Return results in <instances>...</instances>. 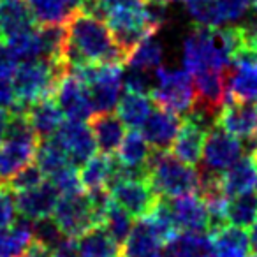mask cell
Here are the masks:
<instances>
[{
	"instance_id": "1f68e13d",
	"label": "cell",
	"mask_w": 257,
	"mask_h": 257,
	"mask_svg": "<svg viewBox=\"0 0 257 257\" xmlns=\"http://www.w3.org/2000/svg\"><path fill=\"white\" fill-rule=\"evenodd\" d=\"M32 16L39 27L62 25L69 20L71 13L64 8L60 0H27Z\"/></svg>"
},
{
	"instance_id": "7c38bea8",
	"label": "cell",
	"mask_w": 257,
	"mask_h": 257,
	"mask_svg": "<svg viewBox=\"0 0 257 257\" xmlns=\"http://www.w3.org/2000/svg\"><path fill=\"white\" fill-rule=\"evenodd\" d=\"M166 199V197H164ZM171 210L176 229L182 232H204L210 231V215L206 204L197 194H187L166 199Z\"/></svg>"
},
{
	"instance_id": "83f0119b",
	"label": "cell",
	"mask_w": 257,
	"mask_h": 257,
	"mask_svg": "<svg viewBox=\"0 0 257 257\" xmlns=\"http://www.w3.org/2000/svg\"><path fill=\"white\" fill-rule=\"evenodd\" d=\"M257 218V192H245L241 196L232 197L227 203L225 220L229 225L239 229H248Z\"/></svg>"
},
{
	"instance_id": "f35d334b",
	"label": "cell",
	"mask_w": 257,
	"mask_h": 257,
	"mask_svg": "<svg viewBox=\"0 0 257 257\" xmlns=\"http://www.w3.org/2000/svg\"><path fill=\"white\" fill-rule=\"evenodd\" d=\"M123 86H125V92L150 95L152 90L155 88V83H154V79L148 76V72L128 69L127 72H123Z\"/></svg>"
},
{
	"instance_id": "ffe728a7",
	"label": "cell",
	"mask_w": 257,
	"mask_h": 257,
	"mask_svg": "<svg viewBox=\"0 0 257 257\" xmlns=\"http://www.w3.org/2000/svg\"><path fill=\"white\" fill-rule=\"evenodd\" d=\"M154 154L152 147L147 143L143 134L138 133L136 128H131L125 133V138L121 141L120 148L116 150V162L125 169H133V171L148 173V162Z\"/></svg>"
},
{
	"instance_id": "9a60e30c",
	"label": "cell",
	"mask_w": 257,
	"mask_h": 257,
	"mask_svg": "<svg viewBox=\"0 0 257 257\" xmlns=\"http://www.w3.org/2000/svg\"><path fill=\"white\" fill-rule=\"evenodd\" d=\"M58 199H60V194L51 182H43L36 189L20 192L15 197L18 213L32 222L50 217L55 211Z\"/></svg>"
},
{
	"instance_id": "6f0895ef",
	"label": "cell",
	"mask_w": 257,
	"mask_h": 257,
	"mask_svg": "<svg viewBox=\"0 0 257 257\" xmlns=\"http://www.w3.org/2000/svg\"><path fill=\"white\" fill-rule=\"evenodd\" d=\"M250 257H257V255H255V253H252V255H250Z\"/></svg>"
},
{
	"instance_id": "8992f818",
	"label": "cell",
	"mask_w": 257,
	"mask_h": 257,
	"mask_svg": "<svg viewBox=\"0 0 257 257\" xmlns=\"http://www.w3.org/2000/svg\"><path fill=\"white\" fill-rule=\"evenodd\" d=\"M243 157V145L217 123L208 131L197 175H222Z\"/></svg>"
},
{
	"instance_id": "f6af8a7d",
	"label": "cell",
	"mask_w": 257,
	"mask_h": 257,
	"mask_svg": "<svg viewBox=\"0 0 257 257\" xmlns=\"http://www.w3.org/2000/svg\"><path fill=\"white\" fill-rule=\"evenodd\" d=\"M55 257H81L76 248V239L72 238H65L64 243L55 250Z\"/></svg>"
},
{
	"instance_id": "680465c9",
	"label": "cell",
	"mask_w": 257,
	"mask_h": 257,
	"mask_svg": "<svg viewBox=\"0 0 257 257\" xmlns=\"http://www.w3.org/2000/svg\"><path fill=\"white\" fill-rule=\"evenodd\" d=\"M255 187H257V185H255Z\"/></svg>"
},
{
	"instance_id": "7a4b0ae2",
	"label": "cell",
	"mask_w": 257,
	"mask_h": 257,
	"mask_svg": "<svg viewBox=\"0 0 257 257\" xmlns=\"http://www.w3.org/2000/svg\"><path fill=\"white\" fill-rule=\"evenodd\" d=\"M239 48H243V36L238 25L227 29L196 27L183 41V65L192 74L222 71L231 67Z\"/></svg>"
},
{
	"instance_id": "52a82bcc",
	"label": "cell",
	"mask_w": 257,
	"mask_h": 257,
	"mask_svg": "<svg viewBox=\"0 0 257 257\" xmlns=\"http://www.w3.org/2000/svg\"><path fill=\"white\" fill-rule=\"evenodd\" d=\"M114 204L123 208L131 217L145 218L152 213L161 197L150 185L148 178H116L107 183Z\"/></svg>"
},
{
	"instance_id": "7402d4cb",
	"label": "cell",
	"mask_w": 257,
	"mask_h": 257,
	"mask_svg": "<svg viewBox=\"0 0 257 257\" xmlns=\"http://www.w3.org/2000/svg\"><path fill=\"white\" fill-rule=\"evenodd\" d=\"M211 238V248L218 252L222 257H250L252 255V243L245 229L225 225L217 231Z\"/></svg>"
},
{
	"instance_id": "d590c367",
	"label": "cell",
	"mask_w": 257,
	"mask_h": 257,
	"mask_svg": "<svg viewBox=\"0 0 257 257\" xmlns=\"http://www.w3.org/2000/svg\"><path fill=\"white\" fill-rule=\"evenodd\" d=\"M32 232H34V241L41 243V245L53 250V252L64 243V239L67 238V236L60 231V227H58V224L55 222V218H51V217L34 220Z\"/></svg>"
},
{
	"instance_id": "cb8c5ba5",
	"label": "cell",
	"mask_w": 257,
	"mask_h": 257,
	"mask_svg": "<svg viewBox=\"0 0 257 257\" xmlns=\"http://www.w3.org/2000/svg\"><path fill=\"white\" fill-rule=\"evenodd\" d=\"M76 248L81 257H120V245L102 225H95L79 236Z\"/></svg>"
},
{
	"instance_id": "7dc6e473",
	"label": "cell",
	"mask_w": 257,
	"mask_h": 257,
	"mask_svg": "<svg viewBox=\"0 0 257 257\" xmlns=\"http://www.w3.org/2000/svg\"><path fill=\"white\" fill-rule=\"evenodd\" d=\"M8 121H9V111L0 107V145L6 138V131H8Z\"/></svg>"
},
{
	"instance_id": "4fadbf2b",
	"label": "cell",
	"mask_w": 257,
	"mask_h": 257,
	"mask_svg": "<svg viewBox=\"0 0 257 257\" xmlns=\"http://www.w3.org/2000/svg\"><path fill=\"white\" fill-rule=\"evenodd\" d=\"M183 118L178 114L171 113V111L164 109V107H154L152 114L147 118L143 123V138L147 143L152 147V150H168L171 148L173 141L178 136L180 128H182Z\"/></svg>"
},
{
	"instance_id": "f5cc1de1",
	"label": "cell",
	"mask_w": 257,
	"mask_h": 257,
	"mask_svg": "<svg viewBox=\"0 0 257 257\" xmlns=\"http://www.w3.org/2000/svg\"><path fill=\"white\" fill-rule=\"evenodd\" d=\"M148 2H155V4H166L168 0H145V4H148Z\"/></svg>"
},
{
	"instance_id": "4316f807",
	"label": "cell",
	"mask_w": 257,
	"mask_h": 257,
	"mask_svg": "<svg viewBox=\"0 0 257 257\" xmlns=\"http://www.w3.org/2000/svg\"><path fill=\"white\" fill-rule=\"evenodd\" d=\"M162 58H164V48L162 44L155 39V36L147 37L145 41H141L125 60V65L128 69L134 71H157L162 65Z\"/></svg>"
},
{
	"instance_id": "bcb514c9",
	"label": "cell",
	"mask_w": 257,
	"mask_h": 257,
	"mask_svg": "<svg viewBox=\"0 0 257 257\" xmlns=\"http://www.w3.org/2000/svg\"><path fill=\"white\" fill-rule=\"evenodd\" d=\"M23 257H55V253H53V250L46 248V246L41 245V243L32 241V245L29 246V250H27Z\"/></svg>"
},
{
	"instance_id": "e575fe53",
	"label": "cell",
	"mask_w": 257,
	"mask_h": 257,
	"mask_svg": "<svg viewBox=\"0 0 257 257\" xmlns=\"http://www.w3.org/2000/svg\"><path fill=\"white\" fill-rule=\"evenodd\" d=\"M187 11L192 18L196 27H206V29H218L224 22L217 0H196L187 4Z\"/></svg>"
},
{
	"instance_id": "f907efd6",
	"label": "cell",
	"mask_w": 257,
	"mask_h": 257,
	"mask_svg": "<svg viewBox=\"0 0 257 257\" xmlns=\"http://www.w3.org/2000/svg\"><path fill=\"white\" fill-rule=\"evenodd\" d=\"M161 257H182V255H180V253H176V252H175V250L168 248V252H166V253H162V255H161Z\"/></svg>"
},
{
	"instance_id": "816d5d0a",
	"label": "cell",
	"mask_w": 257,
	"mask_h": 257,
	"mask_svg": "<svg viewBox=\"0 0 257 257\" xmlns=\"http://www.w3.org/2000/svg\"><path fill=\"white\" fill-rule=\"evenodd\" d=\"M203 257H222V255H220V253H218V252H215L213 248H211L210 252H206V253H204Z\"/></svg>"
},
{
	"instance_id": "d6a6232c",
	"label": "cell",
	"mask_w": 257,
	"mask_h": 257,
	"mask_svg": "<svg viewBox=\"0 0 257 257\" xmlns=\"http://www.w3.org/2000/svg\"><path fill=\"white\" fill-rule=\"evenodd\" d=\"M145 218L150 222V225L154 227V231L157 232V236L161 238L162 245H169V243H171L173 239L180 234V231L176 229L175 220H173L169 204L164 197L159 199V203L155 204V208L152 210V213Z\"/></svg>"
},
{
	"instance_id": "7bdbcfd3",
	"label": "cell",
	"mask_w": 257,
	"mask_h": 257,
	"mask_svg": "<svg viewBox=\"0 0 257 257\" xmlns=\"http://www.w3.org/2000/svg\"><path fill=\"white\" fill-rule=\"evenodd\" d=\"M16 64L15 57L11 55V51L8 50V46L4 44V41L0 39V78L6 79H13V74L16 71Z\"/></svg>"
},
{
	"instance_id": "5bb4252c",
	"label": "cell",
	"mask_w": 257,
	"mask_h": 257,
	"mask_svg": "<svg viewBox=\"0 0 257 257\" xmlns=\"http://www.w3.org/2000/svg\"><path fill=\"white\" fill-rule=\"evenodd\" d=\"M217 125L236 140H257V107L252 102L231 100L220 109Z\"/></svg>"
},
{
	"instance_id": "9c48e42d",
	"label": "cell",
	"mask_w": 257,
	"mask_h": 257,
	"mask_svg": "<svg viewBox=\"0 0 257 257\" xmlns=\"http://www.w3.org/2000/svg\"><path fill=\"white\" fill-rule=\"evenodd\" d=\"M232 74V65L222 71H203L194 74L196 88V104L194 107L218 116L224 104L227 102L229 79Z\"/></svg>"
},
{
	"instance_id": "9f6ffc18",
	"label": "cell",
	"mask_w": 257,
	"mask_h": 257,
	"mask_svg": "<svg viewBox=\"0 0 257 257\" xmlns=\"http://www.w3.org/2000/svg\"><path fill=\"white\" fill-rule=\"evenodd\" d=\"M180 2H187L189 4V2H196V0H180Z\"/></svg>"
},
{
	"instance_id": "30bf717a",
	"label": "cell",
	"mask_w": 257,
	"mask_h": 257,
	"mask_svg": "<svg viewBox=\"0 0 257 257\" xmlns=\"http://www.w3.org/2000/svg\"><path fill=\"white\" fill-rule=\"evenodd\" d=\"M53 140L60 145L69 155V161L74 168H81L97 152V143L90 125L85 121L67 120L58 127Z\"/></svg>"
},
{
	"instance_id": "6da1fadb",
	"label": "cell",
	"mask_w": 257,
	"mask_h": 257,
	"mask_svg": "<svg viewBox=\"0 0 257 257\" xmlns=\"http://www.w3.org/2000/svg\"><path fill=\"white\" fill-rule=\"evenodd\" d=\"M67 41L64 50V62L69 71L86 64H118L125 65V53L113 43L111 30L102 20L74 11L65 22Z\"/></svg>"
},
{
	"instance_id": "60d3db41",
	"label": "cell",
	"mask_w": 257,
	"mask_h": 257,
	"mask_svg": "<svg viewBox=\"0 0 257 257\" xmlns=\"http://www.w3.org/2000/svg\"><path fill=\"white\" fill-rule=\"evenodd\" d=\"M224 22H241L250 13L253 0H217Z\"/></svg>"
},
{
	"instance_id": "2e32d148",
	"label": "cell",
	"mask_w": 257,
	"mask_h": 257,
	"mask_svg": "<svg viewBox=\"0 0 257 257\" xmlns=\"http://www.w3.org/2000/svg\"><path fill=\"white\" fill-rule=\"evenodd\" d=\"M36 20L27 0L0 2V39L8 41L36 29Z\"/></svg>"
},
{
	"instance_id": "c3c4849f",
	"label": "cell",
	"mask_w": 257,
	"mask_h": 257,
	"mask_svg": "<svg viewBox=\"0 0 257 257\" xmlns=\"http://www.w3.org/2000/svg\"><path fill=\"white\" fill-rule=\"evenodd\" d=\"M62 4H64V8L67 9L69 13H74V11H78L79 8H81V4H83V0H60Z\"/></svg>"
},
{
	"instance_id": "b9f144b4",
	"label": "cell",
	"mask_w": 257,
	"mask_h": 257,
	"mask_svg": "<svg viewBox=\"0 0 257 257\" xmlns=\"http://www.w3.org/2000/svg\"><path fill=\"white\" fill-rule=\"evenodd\" d=\"M145 16H147V22L155 32L164 27V23L168 22V8L166 4H155V2H148L145 6Z\"/></svg>"
},
{
	"instance_id": "ba28073f",
	"label": "cell",
	"mask_w": 257,
	"mask_h": 257,
	"mask_svg": "<svg viewBox=\"0 0 257 257\" xmlns=\"http://www.w3.org/2000/svg\"><path fill=\"white\" fill-rule=\"evenodd\" d=\"M53 218L60 231L67 238L78 239L81 234L99 224L95 211L90 203L88 194L79 192L72 196H62L53 211Z\"/></svg>"
},
{
	"instance_id": "8d00e7d4",
	"label": "cell",
	"mask_w": 257,
	"mask_h": 257,
	"mask_svg": "<svg viewBox=\"0 0 257 257\" xmlns=\"http://www.w3.org/2000/svg\"><path fill=\"white\" fill-rule=\"evenodd\" d=\"M43 182H44V173L41 171V168L36 162H32V164L20 169V171L8 182V187L13 192L20 194V192H25V190L36 189V187H39Z\"/></svg>"
},
{
	"instance_id": "277c9868",
	"label": "cell",
	"mask_w": 257,
	"mask_h": 257,
	"mask_svg": "<svg viewBox=\"0 0 257 257\" xmlns=\"http://www.w3.org/2000/svg\"><path fill=\"white\" fill-rule=\"evenodd\" d=\"M147 178L157 196L166 197V199L197 194L199 190L197 169L176 159L168 150H154L150 162H148Z\"/></svg>"
},
{
	"instance_id": "ac0fdd59",
	"label": "cell",
	"mask_w": 257,
	"mask_h": 257,
	"mask_svg": "<svg viewBox=\"0 0 257 257\" xmlns=\"http://www.w3.org/2000/svg\"><path fill=\"white\" fill-rule=\"evenodd\" d=\"M27 118H29L39 141L53 138L58 127L64 123V113L58 107L55 97H46V99L30 104L27 107Z\"/></svg>"
},
{
	"instance_id": "f546056e",
	"label": "cell",
	"mask_w": 257,
	"mask_h": 257,
	"mask_svg": "<svg viewBox=\"0 0 257 257\" xmlns=\"http://www.w3.org/2000/svg\"><path fill=\"white\" fill-rule=\"evenodd\" d=\"M4 44L11 51L16 62H29L43 58V46H41V37L37 29L11 37V39L4 41Z\"/></svg>"
},
{
	"instance_id": "681fc988",
	"label": "cell",
	"mask_w": 257,
	"mask_h": 257,
	"mask_svg": "<svg viewBox=\"0 0 257 257\" xmlns=\"http://www.w3.org/2000/svg\"><path fill=\"white\" fill-rule=\"evenodd\" d=\"M250 243H252V252L257 255V218L253 222L252 229H250Z\"/></svg>"
},
{
	"instance_id": "484cf974",
	"label": "cell",
	"mask_w": 257,
	"mask_h": 257,
	"mask_svg": "<svg viewBox=\"0 0 257 257\" xmlns=\"http://www.w3.org/2000/svg\"><path fill=\"white\" fill-rule=\"evenodd\" d=\"M114 161L113 155H93L86 164L81 166V173H79V180H81L83 187L86 190H99V189H107V183L113 178L114 173Z\"/></svg>"
},
{
	"instance_id": "ab89813d",
	"label": "cell",
	"mask_w": 257,
	"mask_h": 257,
	"mask_svg": "<svg viewBox=\"0 0 257 257\" xmlns=\"http://www.w3.org/2000/svg\"><path fill=\"white\" fill-rule=\"evenodd\" d=\"M16 220V201L15 192L8 185L0 189V234L8 231Z\"/></svg>"
},
{
	"instance_id": "db71d44e",
	"label": "cell",
	"mask_w": 257,
	"mask_h": 257,
	"mask_svg": "<svg viewBox=\"0 0 257 257\" xmlns=\"http://www.w3.org/2000/svg\"><path fill=\"white\" fill-rule=\"evenodd\" d=\"M250 155H252L253 162H255V164H257V147H255V148H253V150H252V154H250Z\"/></svg>"
},
{
	"instance_id": "3957f363",
	"label": "cell",
	"mask_w": 257,
	"mask_h": 257,
	"mask_svg": "<svg viewBox=\"0 0 257 257\" xmlns=\"http://www.w3.org/2000/svg\"><path fill=\"white\" fill-rule=\"evenodd\" d=\"M69 74V65L65 62H50L44 58L22 62L16 65L13 74L16 106L27 107L46 97H53L58 83Z\"/></svg>"
},
{
	"instance_id": "11a10c76",
	"label": "cell",
	"mask_w": 257,
	"mask_h": 257,
	"mask_svg": "<svg viewBox=\"0 0 257 257\" xmlns=\"http://www.w3.org/2000/svg\"><path fill=\"white\" fill-rule=\"evenodd\" d=\"M253 11L257 13V0H253Z\"/></svg>"
},
{
	"instance_id": "836d02e7",
	"label": "cell",
	"mask_w": 257,
	"mask_h": 257,
	"mask_svg": "<svg viewBox=\"0 0 257 257\" xmlns=\"http://www.w3.org/2000/svg\"><path fill=\"white\" fill-rule=\"evenodd\" d=\"M168 246L182 257H203L211 250V238L204 232H180Z\"/></svg>"
},
{
	"instance_id": "603a6c76",
	"label": "cell",
	"mask_w": 257,
	"mask_h": 257,
	"mask_svg": "<svg viewBox=\"0 0 257 257\" xmlns=\"http://www.w3.org/2000/svg\"><path fill=\"white\" fill-rule=\"evenodd\" d=\"M154 100L150 95L125 92L116 104V116L121 120L125 127L138 128L143 127L147 118L154 111Z\"/></svg>"
},
{
	"instance_id": "d4e9b609",
	"label": "cell",
	"mask_w": 257,
	"mask_h": 257,
	"mask_svg": "<svg viewBox=\"0 0 257 257\" xmlns=\"http://www.w3.org/2000/svg\"><path fill=\"white\" fill-rule=\"evenodd\" d=\"M32 241V224L29 218L20 215L11 227L0 234V257H23Z\"/></svg>"
},
{
	"instance_id": "ee69618b",
	"label": "cell",
	"mask_w": 257,
	"mask_h": 257,
	"mask_svg": "<svg viewBox=\"0 0 257 257\" xmlns=\"http://www.w3.org/2000/svg\"><path fill=\"white\" fill-rule=\"evenodd\" d=\"M16 104L15 90H13V79L0 78V107L11 109Z\"/></svg>"
},
{
	"instance_id": "5b68a950",
	"label": "cell",
	"mask_w": 257,
	"mask_h": 257,
	"mask_svg": "<svg viewBox=\"0 0 257 257\" xmlns=\"http://www.w3.org/2000/svg\"><path fill=\"white\" fill-rule=\"evenodd\" d=\"M155 88L150 97L159 107L171 111L178 116L190 113L196 104V88L194 79L187 69L161 67L155 71Z\"/></svg>"
},
{
	"instance_id": "74e56055",
	"label": "cell",
	"mask_w": 257,
	"mask_h": 257,
	"mask_svg": "<svg viewBox=\"0 0 257 257\" xmlns=\"http://www.w3.org/2000/svg\"><path fill=\"white\" fill-rule=\"evenodd\" d=\"M50 182L57 187L58 194H62V196H72V194L83 192V183L74 166H67V168L51 175Z\"/></svg>"
},
{
	"instance_id": "e0dca14e",
	"label": "cell",
	"mask_w": 257,
	"mask_h": 257,
	"mask_svg": "<svg viewBox=\"0 0 257 257\" xmlns=\"http://www.w3.org/2000/svg\"><path fill=\"white\" fill-rule=\"evenodd\" d=\"M162 241L147 218L134 222L133 231L120 246V257H161Z\"/></svg>"
},
{
	"instance_id": "d6986e66",
	"label": "cell",
	"mask_w": 257,
	"mask_h": 257,
	"mask_svg": "<svg viewBox=\"0 0 257 257\" xmlns=\"http://www.w3.org/2000/svg\"><path fill=\"white\" fill-rule=\"evenodd\" d=\"M90 128L100 154L113 155L125 138V125L116 113H97L90 118Z\"/></svg>"
},
{
	"instance_id": "4dcf8cb0",
	"label": "cell",
	"mask_w": 257,
	"mask_h": 257,
	"mask_svg": "<svg viewBox=\"0 0 257 257\" xmlns=\"http://www.w3.org/2000/svg\"><path fill=\"white\" fill-rule=\"evenodd\" d=\"M133 225H134L133 217H131L123 208L114 204L113 199H111L109 206H107L106 213H104V218H102V227L109 232L111 238L121 246L125 239H127V236L131 234V231H133Z\"/></svg>"
},
{
	"instance_id": "f1b7e54d",
	"label": "cell",
	"mask_w": 257,
	"mask_h": 257,
	"mask_svg": "<svg viewBox=\"0 0 257 257\" xmlns=\"http://www.w3.org/2000/svg\"><path fill=\"white\" fill-rule=\"evenodd\" d=\"M34 161L41 168V171L48 176L55 175L57 171L67 168V166H72L71 161H69V155L65 154V150L53 138L39 141V147H37L36 159Z\"/></svg>"
},
{
	"instance_id": "44dd1931",
	"label": "cell",
	"mask_w": 257,
	"mask_h": 257,
	"mask_svg": "<svg viewBox=\"0 0 257 257\" xmlns=\"http://www.w3.org/2000/svg\"><path fill=\"white\" fill-rule=\"evenodd\" d=\"M222 190L227 197L241 196L257 185V164L252 155H243L238 162L220 175Z\"/></svg>"
},
{
	"instance_id": "8fae6325",
	"label": "cell",
	"mask_w": 257,
	"mask_h": 257,
	"mask_svg": "<svg viewBox=\"0 0 257 257\" xmlns=\"http://www.w3.org/2000/svg\"><path fill=\"white\" fill-rule=\"evenodd\" d=\"M55 100L62 113L67 116V120L86 121L95 114L88 88L71 71L58 83L57 90H55Z\"/></svg>"
}]
</instances>
